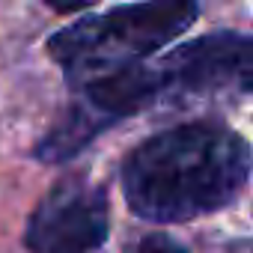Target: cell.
<instances>
[{"mask_svg":"<svg viewBox=\"0 0 253 253\" xmlns=\"http://www.w3.org/2000/svg\"><path fill=\"white\" fill-rule=\"evenodd\" d=\"M250 164V146L223 122H185L143 140L125 158L122 194L143 220L182 223L229 206Z\"/></svg>","mask_w":253,"mask_h":253,"instance_id":"6da1fadb","label":"cell"},{"mask_svg":"<svg viewBox=\"0 0 253 253\" xmlns=\"http://www.w3.org/2000/svg\"><path fill=\"white\" fill-rule=\"evenodd\" d=\"M200 15L197 0H140L104 15L81 18L48 39V57L81 86L152 57Z\"/></svg>","mask_w":253,"mask_h":253,"instance_id":"7a4b0ae2","label":"cell"},{"mask_svg":"<svg viewBox=\"0 0 253 253\" xmlns=\"http://www.w3.org/2000/svg\"><path fill=\"white\" fill-rule=\"evenodd\" d=\"M110 229L107 194L86 176L60 179L33 209L24 247L30 253H92Z\"/></svg>","mask_w":253,"mask_h":253,"instance_id":"3957f363","label":"cell"},{"mask_svg":"<svg viewBox=\"0 0 253 253\" xmlns=\"http://www.w3.org/2000/svg\"><path fill=\"white\" fill-rule=\"evenodd\" d=\"M155 69L164 92H253V36L209 33L170 51Z\"/></svg>","mask_w":253,"mask_h":253,"instance_id":"277c9868","label":"cell"},{"mask_svg":"<svg viewBox=\"0 0 253 253\" xmlns=\"http://www.w3.org/2000/svg\"><path fill=\"white\" fill-rule=\"evenodd\" d=\"M137 253H188L179 241H173L170 235H146L137 247Z\"/></svg>","mask_w":253,"mask_h":253,"instance_id":"5b68a950","label":"cell"},{"mask_svg":"<svg viewBox=\"0 0 253 253\" xmlns=\"http://www.w3.org/2000/svg\"><path fill=\"white\" fill-rule=\"evenodd\" d=\"M95 0H45V6H51L54 12H78V9H86Z\"/></svg>","mask_w":253,"mask_h":253,"instance_id":"8992f818","label":"cell"}]
</instances>
